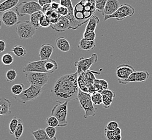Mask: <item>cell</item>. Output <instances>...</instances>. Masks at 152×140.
Instances as JSON below:
<instances>
[{
    "label": "cell",
    "instance_id": "11",
    "mask_svg": "<svg viewBox=\"0 0 152 140\" xmlns=\"http://www.w3.org/2000/svg\"><path fill=\"white\" fill-rule=\"evenodd\" d=\"M61 6L66 7L69 9V14L66 18L70 21V29L76 30L82 26V24L76 20L74 16V8L71 0H60Z\"/></svg>",
    "mask_w": 152,
    "mask_h": 140
},
{
    "label": "cell",
    "instance_id": "15",
    "mask_svg": "<svg viewBox=\"0 0 152 140\" xmlns=\"http://www.w3.org/2000/svg\"><path fill=\"white\" fill-rule=\"evenodd\" d=\"M1 20L4 24L8 27L14 26L18 24V15L16 12L12 10L4 12L1 16Z\"/></svg>",
    "mask_w": 152,
    "mask_h": 140
},
{
    "label": "cell",
    "instance_id": "2",
    "mask_svg": "<svg viewBox=\"0 0 152 140\" xmlns=\"http://www.w3.org/2000/svg\"><path fill=\"white\" fill-rule=\"evenodd\" d=\"M96 10L95 0H80L74 8V16L83 25L88 22Z\"/></svg>",
    "mask_w": 152,
    "mask_h": 140
},
{
    "label": "cell",
    "instance_id": "34",
    "mask_svg": "<svg viewBox=\"0 0 152 140\" xmlns=\"http://www.w3.org/2000/svg\"><path fill=\"white\" fill-rule=\"evenodd\" d=\"M83 38L88 40V41H95L96 38V32L94 31H92V30H85L84 34H83Z\"/></svg>",
    "mask_w": 152,
    "mask_h": 140
},
{
    "label": "cell",
    "instance_id": "16",
    "mask_svg": "<svg viewBox=\"0 0 152 140\" xmlns=\"http://www.w3.org/2000/svg\"><path fill=\"white\" fill-rule=\"evenodd\" d=\"M50 27L57 32H64L70 29V21L66 17L61 16L57 23L51 24Z\"/></svg>",
    "mask_w": 152,
    "mask_h": 140
},
{
    "label": "cell",
    "instance_id": "6",
    "mask_svg": "<svg viewBox=\"0 0 152 140\" xmlns=\"http://www.w3.org/2000/svg\"><path fill=\"white\" fill-rule=\"evenodd\" d=\"M42 88H43L40 86L30 85L29 87L26 90H24L20 95L14 96V98L18 101L23 104L33 101L40 96L42 92Z\"/></svg>",
    "mask_w": 152,
    "mask_h": 140
},
{
    "label": "cell",
    "instance_id": "49",
    "mask_svg": "<svg viewBox=\"0 0 152 140\" xmlns=\"http://www.w3.org/2000/svg\"><path fill=\"white\" fill-rule=\"evenodd\" d=\"M114 132V134L115 135H121V132L122 131L121 129L119 127H118L117 128L115 129V130L113 131Z\"/></svg>",
    "mask_w": 152,
    "mask_h": 140
},
{
    "label": "cell",
    "instance_id": "13",
    "mask_svg": "<svg viewBox=\"0 0 152 140\" xmlns=\"http://www.w3.org/2000/svg\"><path fill=\"white\" fill-rule=\"evenodd\" d=\"M149 73L148 71H135L132 73L128 79L126 80H119L118 82L121 85H126L130 82H146L149 78Z\"/></svg>",
    "mask_w": 152,
    "mask_h": 140
},
{
    "label": "cell",
    "instance_id": "35",
    "mask_svg": "<svg viewBox=\"0 0 152 140\" xmlns=\"http://www.w3.org/2000/svg\"><path fill=\"white\" fill-rule=\"evenodd\" d=\"M17 76L18 74L15 70L12 69L8 70L6 73L7 81L9 82H12L15 81V79L17 78Z\"/></svg>",
    "mask_w": 152,
    "mask_h": 140
},
{
    "label": "cell",
    "instance_id": "4",
    "mask_svg": "<svg viewBox=\"0 0 152 140\" xmlns=\"http://www.w3.org/2000/svg\"><path fill=\"white\" fill-rule=\"evenodd\" d=\"M68 101L58 102L53 107L51 115L56 117L59 121L58 127H65L67 125V112Z\"/></svg>",
    "mask_w": 152,
    "mask_h": 140
},
{
    "label": "cell",
    "instance_id": "5",
    "mask_svg": "<svg viewBox=\"0 0 152 140\" xmlns=\"http://www.w3.org/2000/svg\"><path fill=\"white\" fill-rule=\"evenodd\" d=\"M42 7L39 3L34 1H23L18 4L15 7V11L18 16H24L26 15H30L36 12L42 10Z\"/></svg>",
    "mask_w": 152,
    "mask_h": 140
},
{
    "label": "cell",
    "instance_id": "20",
    "mask_svg": "<svg viewBox=\"0 0 152 140\" xmlns=\"http://www.w3.org/2000/svg\"><path fill=\"white\" fill-rule=\"evenodd\" d=\"M56 45L57 47L62 52H66L70 50V44L69 42L67 41V39L64 37H60L57 38Z\"/></svg>",
    "mask_w": 152,
    "mask_h": 140
},
{
    "label": "cell",
    "instance_id": "36",
    "mask_svg": "<svg viewBox=\"0 0 152 140\" xmlns=\"http://www.w3.org/2000/svg\"><path fill=\"white\" fill-rule=\"evenodd\" d=\"M46 123L48 126H50V127H55V128L56 127H58V120L56 118V117H53L52 115L47 117Z\"/></svg>",
    "mask_w": 152,
    "mask_h": 140
},
{
    "label": "cell",
    "instance_id": "40",
    "mask_svg": "<svg viewBox=\"0 0 152 140\" xmlns=\"http://www.w3.org/2000/svg\"><path fill=\"white\" fill-rule=\"evenodd\" d=\"M118 127H119V124L118 123L114 121H110L106 125L105 127V130L107 131H113L115 129L117 128Z\"/></svg>",
    "mask_w": 152,
    "mask_h": 140
},
{
    "label": "cell",
    "instance_id": "14",
    "mask_svg": "<svg viewBox=\"0 0 152 140\" xmlns=\"http://www.w3.org/2000/svg\"><path fill=\"white\" fill-rule=\"evenodd\" d=\"M134 67L131 65L126 64L119 65L116 69V76L119 80H126L128 79L130 75L135 72Z\"/></svg>",
    "mask_w": 152,
    "mask_h": 140
},
{
    "label": "cell",
    "instance_id": "10",
    "mask_svg": "<svg viewBox=\"0 0 152 140\" xmlns=\"http://www.w3.org/2000/svg\"><path fill=\"white\" fill-rule=\"evenodd\" d=\"M98 61V55L96 53L92 54L90 57L85 58L84 57H80L78 61H75L74 65L77 68V72L78 75L90 70V67L92 65Z\"/></svg>",
    "mask_w": 152,
    "mask_h": 140
},
{
    "label": "cell",
    "instance_id": "37",
    "mask_svg": "<svg viewBox=\"0 0 152 140\" xmlns=\"http://www.w3.org/2000/svg\"><path fill=\"white\" fill-rule=\"evenodd\" d=\"M107 1L108 0H95V4L96 10L102 13L104 10Z\"/></svg>",
    "mask_w": 152,
    "mask_h": 140
},
{
    "label": "cell",
    "instance_id": "26",
    "mask_svg": "<svg viewBox=\"0 0 152 140\" xmlns=\"http://www.w3.org/2000/svg\"><path fill=\"white\" fill-rule=\"evenodd\" d=\"M94 86L96 92H100L102 90H107L108 84L104 79H96L94 82Z\"/></svg>",
    "mask_w": 152,
    "mask_h": 140
},
{
    "label": "cell",
    "instance_id": "44",
    "mask_svg": "<svg viewBox=\"0 0 152 140\" xmlns=\"http://www.w3.org/2000/svg\"><path fill=\"white\" fill-rule=\"evenodd\" d=\"M104 131H104L105 136L106 138V139L107 140H113V139L115 136L113 131H107V130H105V129Z\"/></svg>",
    "mask_w": 152,
    "mask_h": 140
},
{
    "label": "cell",
    "instance_id": "32",
    "mask_svg": "<svg viewBox=\"0 0 152 140\" xmlns=\"http://www.w3.org/2000/svg\"><path fill=\"white\" fill-rule=\"evenodd\" d=\"M18 120H19V123H18V127L16 129L15 133H14V136H15V139L16 140L20 139V138L22 136V135L23 134L24 131V125L23 121L20 119H18Z\"/></svg>",
    "mask_w": 152,
    "mask_h": 140
},
{
    "label": "cell",
    "instance_id": "45",
    "mask_svg": "<svg viewBox=\"0 0 152 140\" xmlns=\"http://www.w3.org/2000/svg\"><path fill=\"white\" fill-rule=\"evenodd\" d=\"M53 1L55 0H38L37 2L42 7L47 4H51Z\"/></svg>",
    "mask_w": 152,
    "mask_h": 140
},
{
    "label": "cell",
    "instance_id": "39",
    "mask_svg": "<svg viewBox=\"0 0 152 140\" xmlns=\"http://www.w3.org/2000/svg\"><path fill=\"white\" fill-rule=\"evenodd\" d=\"M45 131L47 133V135L50 139L56 138V134L57 133V130L55 127H52L50 126H48L45 129Z\"/></svg>",
    "mask_w": 152,
    "mask_h": 140
},
{
    "label": "cell",
    "instance_id": "47",
    "mask_svg": "<svg viewBox=\"0 0 152 140\" xmlns=\"http://www.w3.org/2000/svg\"><path fill=\"white\" fill-rule=\"evenodd\" d=\"M6 44L5 42L3 40L0 41V52H3L6 50Z\"/></svg>",
    "mask_w": 152,
    "mask_h": 140
},
{
    "label": "cell",
    "instance_id": "38",
    "mask_svg": "<svg viewBox=\"0 0 152 140\" xmlns=\"http://www.w3.org/2000/svg\"><path fill=\"white\" fill-rule=\"evenodd\" d=\"M112 102L113 99L105 95H102V104L104 108L108 109L110 107Z\"/></svg>",
    "mask_w": 152,
    "mask_h": 140
},
{
    "label": "cell",
    "instance_id": "17",
    "mask_svg": "<svg viewBox=\"0 0 152 140\" xmlns=\"http://www.w3.org/2000/svg\"><path fill=\"white\" fill-rule=\"evenodd\" d=\"M53 50L54 47L53 45L49 43L42 44L39 52V55L41 61H47L51 59L50 58Z\"/></svg>",
    "mask_w": 152,
    "mask_h": 140
},
{
    "label": "cell",
    "instance_id": "31",
    "mask_svg": "<svg viewBox=\"0 0 152 140\" xmlns=\"http://www.w3.org/2000/svg\"><path fill=\"white\" fill-rule=\"evenodd\" d=\"M14 61V58L12 54L9 53H6L4 54L1 58V61L3 64L6 66H9L12 64Z\"/></svg>",
    "mask_w": 152,
    "mask_h": 140
},
{
    "label": "cell",
    "instance_id": "18",
    "mask_svg": "<svg viewBox=\"0 0 152 140\" xmlns=\"http://www.w3.org/2000/svg\"><path fill=\"white\" fill-rule=\"evenodd\" d=\"M120 3L118 0H108L102 14L104 16L113 14L120 7Z\"/></svg>",
    "mask_w": 152,
    "mask_h": 140
},
{
    "label": "cell",
    "instance_id": "1",
    "mask_svg": "<svg viewBox=\"0 0 152 140\" xmlns=\"http://www.w3.org/2000/svg\"><path fill=\"white\" fill-rule=\"evenodd\" d=\"M78 78L77 72L60 77L51 90L53 100L58 103L77 100L79 90Z\"/></svg>",
    "mask_w": 152,
    "mask_h": 140
},
{
    "label": "cell",
    "instance_id": "33",
    "mask_svg": "<svg viewBox=\"0 0 152 140\" xmlns=\"http://www.w3.org/2000/svg\"><path fill=\"white\" fill-rule=\"evenodd\" d=\"M19 123V120L16 117H14L10 121L9 125V131L11 135H14L15 131Z\"/></svg>",
    "mask_w": 152,
    "mask_h": 140
},
{
    "label": "cell",
    "instance_id": "22",
    "mask_svg": "<svg viewBox=\"0 0 152 140\" xmlns=\"http://www.w3.org/2000/svg\"><path fill=\"white\" fill-rule=\"evenodd\" d=\"M20 0H6L0 4V12H4L18 6Z\"/></svg>",
    "mask_w": 152,
    "mask_h": 140
},
{
    "label": "cell",
    "instance_id": "3",
    "mask_svg": "<svg viewBox=\"0 0 152 140\" xmlns=\"http://www.w3.org/2000/svg\"><path fill=\"white\" fill-rule=\"evenodd\" d=\"M77 100L79 101L80 107L85 112L84 115L85 119L88 117L95 116L96 108L94 106V103L91 99V94L84 92L79 89Z\"/></svg>",
    "mask_w": 152,
    "mask_h": 140
},
{
    "label": "cell",
    "instance_id": "48",
    "mask_svg": "<svg viewBox=\"0 0 152 140\" xmlns=\"http://www.w3.org/2000/svg\"><path fill=\"white\" fill-rule=\"evenodd\" d=\"M52 9V8H51V4H47V5H45L43 7H42V11L45 14L47 12H48L49 10H50V9Z\"/></svg>",
    "mask_w": 152,
    "mask_h": 140
},
{
    "label": "cell",
    "instance_id": "12",
    "mask_svg": "<svg viewBox=\"0 0 152 140\" xmlns=\"http://www.w3.org/2000/svg\"><path fill=\"white\" fill-rule=\"evenodd\" d=\"M47 61H30L27 63L23 69L24 73L28 72H43L47 73L46 64Z\"/></svg>",
    "mask_w": 152,
    "mask_h": 140
},
{
    "label": "cell",
    "instance_id": "21",
    "mask_svg": "<svg viewBox=\"0 0 152 140\" xmlns=\"http://www.w3.org/2000/svg\"><path fill=\"white\" fill-rule=\"evenodd\" d=\"M96 47L95 41H88L84 38H82L79 42L78 47L82 50L91 51Z\"/></svg>",
    "mask_w": 152,
    "mask_h": 140
},
{
    "label": "cell",
    "instance_id": "27",
    "mask_svg": "<svg viewBox=\"0 0 152 140\" xmlns=\"http://www.w3.org/2000/svg\"><path fill=\"white\" fill-rule=\"evenodd\" d=\"M100 20L96 15H94L91 17L88 21L87 26H86L85 30H89L95 31L96 29L98 24L99 23Z\"/></svg>",
    "mask_w": 152,
    "mask_h": 140
},
{
    "label": "cell",
    "instance_id": "8",
    "mask_svg": "<svg viewBox=\"0 0 152 140\" xmlns=\"http://www.w3.org/2000/svg\"><path fill=\"white\" fill-rule=\"evenodd\" d=\"M135 9L128 3H124L120 5L115 12L110 16H104V20L111 18H115L117 20H123L127 17H132L134 14Z\"/></svg>",
    "mask_w": 152,
    "mask_h": 140
},
{
    "label": "cell",
    "instance_id": "23",
    "mask_svg": "<svg viewBox=\"0 0 152 140\" xmlns=\"http://www.w3.org/2000/svg\"><path fill=\"white\" fill-rule=\"evenodd\" d=\"M32 134L35 140H57V137L55 139H50L47 135L45 129L39 128L32 132Z\"/></svg>",
    "mask_w": 152,
    "mask_h": 140
},
{
    "label": "cell",
    "instance_id": "28",
    "mask_svg": "<svg viewBox=\"0 0 152 140\" xmlns=\"http://www.w3.org/2000/svg\"><path fill=\"white\" fill-rule=\"evenodd\" d=\"M10 52L14 53L15 55L20 58L23 57L26 54V49L23 47L18 45H15V47H13V48L12 50L10 51Z\"/></svg>",
    "mask_w": 152,
    "mask_h": 140
},
{
    "label": "cell",
    "instance_id": "41",
    "mask_svg": "<svg viewBox=\"0 0 152 140\" xmlns=\"http://www.w3.org/2000/svg\"><path fill=\"white\" fill-rule=\"evenodd\" d=\"M50 26H51V24H50L49 20L48 19L47 16L44 14L41 18V20H40V26L42 28H47Z\"/></svg>",
    "mask_w": 152,
    "mask_h": 140
},
{
    "label": "cell",
    "instance_id": "24",
    "mask_svg": "<svg viewBox=\"0 0 152 140\" xmlns=\"http://www.w3.org/2000/svg\"><path fill=\"white\" fill-rule=\"evenodd\" d=\"M44 13L42 10L36 12L34 14L30 16V21L32 24V26L35 28L36 29L39 28L40 26V20L43 15Z\"/></svg>",
    "mask_w": 152,
    "mask_h": 140
},
{
    "label": "cell",
    "instance_id": "50",
    "mask_svg": "<svg viewBox=\"0 0 152 140\" xmlns=\"http://www.w3.org/2000/svg\"><path fill=\"white\" fill-rule=\"evenodd\" d=\"M122 140V136H121V134L118 135H115L113 140Z\"/></svg>",
    "mask_w": 152,
    "mask_h": 140
},
{
    "label": "cell",
    "instance_id": "19",
    "mask_svg": "<svg viewBox=\"0 0 152 140\" xmlns=\"http://www.w3.org/2000/svg\"><path fill=\"white\" fill-rule=\"evenodd\" d=\"M12 102L9 99L4 97H2L0 99V115H7L12 113L10 108Z\"/></svg>",
    "mask_w": 152,
    "mask_h": 140
},
{
    "label": "cell",
    "instance_id": "42",
    "mask_svg": "<svg viewBox=\"0 0 152 140\" xmlns=\"http://www.w3.org/2000/svg\"><path fill=\"white\" fill-rule=\"evenodd\" d=\"M57 12L61 16H64V17H66L69 14V9L64 6H60V7L57 10Z\"/></svg>",
    "mask_w": 152,
    "mask_h": 140
},
{
    "label": "cell",
    "instance_id": "25",
    "mask_svg": "<svg viewBox=\"0 0 152 140\" xmlns=\"http://www.w3.org/2000/svg\"><path fill=\"white\" fill-rule=\"evenodd\" d=\"M45 15L47 16L48 19L49 20L51 24H55L58 22L61 16L59 14L57 10L50 9L48 12H47Z\"/></svg>",
    "mask_w": 152,
    "mask_h": 140
},
{
    "label": "cell",
    "instance_id": "30",
    "mask_svg": "<svg viewBox=\"0 0 152 140\" xmlns=\"http://www.w3.org/2000/svg\"><path fill=\"white\" fill-rule=\"evenodd\" d=\"M91 99L94 105H100L102 104V95L99 92H95L91 94Z\"/></svg>",
    "mask_w": 152,
    "mask_h": 140
},
{
    "label": "cell",
    "instance_id": "7",
    "mask_svg": "<svg viewBox=\"0 0 152 140\" xmlns=\"http://www.w3.org/2000/svg\"><path fill=\"white\" fill-rule=\"evenodd\" d=\"M36 30L30 20L19 21L17 24L16 33L20 39L32 38L36 33Z\"/></svg>",
    "mask_w": 152,
    "mask_h": 140
},
{
    "label": "cell",
    "instance_id": "29",
    "mask_svg": "<svg viewBox=\"0 0 152 140\" xmlns=\"http://www.w3.org/2000/svg\"><path fill=\"white\" fill-rule=\"evenodd\" d=\"M24 88V85L22 83H17L12 85L11 88V92L14 96H18L22 93Z\"/></svg>",
    "mask_w": 152,
    "mask_h": 140
},
{
    "label": "cell",
    "instance_id": "9",
    "mask_svg": "<svg viewBox=\"0 0 152 140\" xmlns=\"http://www.w3.org/2000/svg\"><path fill=\"white\" fill-rule=\"evenodd\" d=\"M27 82L30 85H36L43 88L49 82L48 73L43 72H28L26 74Z\"/></svg>",
    "mask_w": 152,
    "mask_h": 140
},
{
    "label": "cell",
    "instance_id": "43",
    "mask_svg": "<svg viewBox=\"0 0 152 140\" xmlns=\"http://www.w3.org/2000/svg\"><path fill=\"white\" fill-rule=\"evenodd\" d=\"M100 93L102 94V95H105L107 96H109L110 98H111L112 99H113V98L115 97V93L114 91L113 90H102L99 92Z\"/></svg>",
    "mask_w": 152,
    "mask_h": 140
},
{
    "label": "cell",
    "instance_id": "46",
    "mask_svg": "<svg viewBox=\"0 0 152 140\" xmlns=\"http://www.w3.org/2000/svg\"><path fill=\"white\" fill-rule=\"evenodd\" d=\"M51 6L52 9H53V10H57L60 7V6H61V4L58 2L56 1L55 0V1H53V3L51 4Z\"/></svg>",
    "mask_w": 152,
    "mask_h": 140
}]
</instances>
